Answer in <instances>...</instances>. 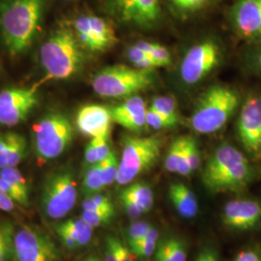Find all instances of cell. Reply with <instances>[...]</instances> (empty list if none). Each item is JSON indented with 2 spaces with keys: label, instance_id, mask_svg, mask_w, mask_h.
I'll use <instances>...</instances> for the list:
<instances>
[{
  "label": "cell",
  "instance_id": "cell-1",
  "mask_svg": "<svg viewBox=\"0 0 261 261\" xmlns=\"http://www.w3.org/2000/svg\"><path fill=\"white\" fill-rule=\"evenodd\" d=\"M45 4L46 0L0 1V32L10 56H20L33 45Z\"/></svg>",
  "mask_w": 261,
  "mask_h": 261
},
{
  "label": "cell",
  "instance_id": "cell-2",
  "mask_svg": "<svg viewBox=\"0 0 261 261\" xmlns=\"http://www.w3.org/2000/svg\"><path fill=\"white\" fill-rule=\"evenodd\" d=\"M254 175V168L245 154L224 143L207 161L202 181L212 193H239L252 183Z\"/></svg>",
  "mask_w": 261,
  "mask_h": 261
},
{
  "label": "cell",
  "instance_id": "cell-3",
  "mask_svg": "<svg viewBox=\"0 0 261 261\" xmlns=\"http://www.w3.org/2000/svg\"><path fill=\"white\" fill-rule=\"evenodd\" d=\"M40 60L47 81L67 80L77 74L84 64V53L74 30L59 28L51 33L41 47Z\"/></svg>",
  "mask_w": 261,
  "mask_h": 261
},
{
  "label": "cell",
  "instance_id": "cell-4",
  "mask_svg": "<svg viewBox=\"0 0 261 261\" xmlns=\"http://www.w3.org/2000/svg\"><path fill=\"white\" fill-rule=\"evenodd\" d=\"M239 94L225 85H214L200 96L191 116V127L198 134L220 130L237 111Z\"/></svg>",
  "mask_w": 261,
  "mask_h": 261
},
{
  "label": "cell",
  "instance_id": "cell-5",
  "mask_svg": "<svg viewBox=\"0 0 261 261\" xmlns=\"http://www.w3.org/2000/svg\"><path fill=\"white\" fill-rule=\"evenodd\" d=\"M156 83L153 70H142L124 65L103 68L94 75L91 84L95 93L103 98H130L149 90Z\"/></svg>",
  "mask_w": 261,
  "mask_h": 261
},
{
  "label": "cell",
  "instance_id": "cell-6",
  "mask_svg": "<svg viewBox=\"0 0 261 261\" xmlns=\"http://www.w3.org/2000/svg\"><path fill=\"white\" fill-rule=\"evenodd\" d=\"M122 145L116 182L118 185L127 186L158 162L163 140L157 137H125Z\"/></svg>",
  "mask_w": 261,
  "mask_h": 261
},
{
  "label": "cell",
  "instance_id": "cell-7",
  "mask_svg": "<svg viewBox=\"0 0 261 261\" xmlns=\"http://www.w3.org/2000/svg\"><path fill=\"white\" fill-rule=\"evenodd\" d=\"M34 148L40 163L60 157L71 145L74 128L65 114L50 112L34 126Z\"/></svg>",
  "mask_w": 261,
  "mask_h": 261
},
{
  "label": "cell",
  "instance_id": "cell-8",
  "mask_svg": "<svg viewBox=\"0 0 261 261\" xmlns=\"http://www.w3.org/2000/svg\"><path fill=\"white\" fill-rule=\"evenodd\" d=\"M77 190L73 171L58 168L47 175L42 187L41 207L50 220H60L69 214L75 205Z\"/></svg>",
  "mask_w": 261,
  "mask_h": 261
},
{
  "label": "cell",
  "instance_id": "cell-9",
  "mask_svg": "<svg viewBox=\"0 0 261 261\" xmlns=\"http://www.w3.org/2000/svg\"><path fill=\"white\" fill-rule=\"evenodd\" d=\"M222 60V49L212 39L190 47L183 57L180 75L188 85H196L205 80Z\"/></svg>",
  "mask_w": 261,
  "mask_h": 261
},
{
  "label": "cell",
  "instance_id": "cell-10",
  "mask_svg": "<svg viewBox=\"0 0 261 261\" xmlns=\"http://www.w3.org/2000/svg\"><path fill=\"white\" fill-rule=\"evenodd\" d=\"M109 12L119 22L151 29L162 19L160 0H106Z\"/></svg>",
  "mask_w": 261,
  "mask_h": 261
},
{
  "label": "cell",
  "instance_id": "cell-11",
  "mask_svg": "<svg viewBox=\"0 0 261 261\" xmlns=\"http://www.w3.org/2000/svg\"><path fill=\"white\" fill-rule=\"evenodd\" d=\"M15 261H60V252L47 233L24 225L15 234Z\"/></svg>",
  "mask_w": 261,
  "mask_h": 261
},
{
  "label": "cell",
  "instance_id": "cell-12",
  "mask_svg": "<svg viewBox=\"0 0 261 261\" xmlns=\"http://www.w3.org/2000/svg\"><path fill=\"white\" fill-rule=\"evenodd\" d=\"M236 130L248 155L253 161L261 162V94H254L245 100Z\"/></svg>",
  "mask_w": 261,
  "mask_h": 261
},
{
  "label": "cell",
  "instance_id": "cell-13",
  "mask_svg": "<svg viewBox=\"0 0 261 261\" xmlns=\"http://www.w3.org/2000/svg\"><path fill=\"white\" fill-rule=\"evenodd\" d=\"M38 103L36 87H10L0 91V124L12 127L25 121Z\"/></svg>",
  "mask_w": 261,
  "mask_h": 261
},
{
  "label": "cell",
  "instance_id": "cell-14",
  "mask_svg": "<svg viewBox=\"0 0 261 261\" xmlns=\"http://www.w3.org/2000/svg\"><path fill=\"white\" fill-rule=\"evenodd\" d=\"M235 33L244 40L261 39V0H236L229 13Z\"/></svg>",
  "mask_w": 261,
  "mask_h": 261
},
{
  "label": "cell",
  "instance_id": "cell-15",
  "mask_svg": "<svg viewBox=\"0 0 261 261\" xmlns=\"http://www.w3.org/2000/svg\"><path fill=\"white\" fill-rule=\"evenodd\" d=\"M224 226L234 231H249L261 222V202L253 199H236L227 202L222 213Z\"/></svg>",
  "mask_w": 261,
  "mask_h": 261
},
{
  "label": "cell",
  "instance_id": "cell-16",
  "mask_svg": "<svg viewBox=\"0 0 261 261\" xmlns=\"http://www.w3.org/2000/svg\"><path fill=\"white\" fill-rule=\"evenodd\" d=\"M112 118L111 110L100 105H87L76 114L75 124L84 136L97 138L110 135Z\"/></svg>",
  "mask_w": 261,
  "mask_h": 261
},
{
  "label": "cell",
  "instance_id": "cell-17",
  "mask_svg": "<svg viewBox=\"0 0 261 261\" xmlns=\"http://www.w3.org/2000/svg\"><path fill=\"white\" fill-rule=\"evenodd\" d=\"M146 112V103L138 95L127 98L121 105L111 109L112 121L135 133H140L147 127Z\"/></svg>",
  "mask_w": 261,
  "mask_h": 261
},
{
  "label": "cell",
  "instance_id": "cell-18",
  "mask_svg": "<svg viewBox=\"0 0 261 261\" xmlns=\"http://www.w3.org/2000/svg\"><path fill=\"white\" fill-rule=\"evenodd\" d=\"M169 199L177 214L184 219L195 218L198 213V201L194 192L183 183H173L168 189Z\"/></svg>",
  "mask_w": 261,
  "mask_h": 261
},
{
  "label": "cell",
  "instance_id": "cell-19",
  "mask_svg": "<svg viewBox=\"0 0 261 261\" xmlns=\"http://www.w3.org/2000/svg\"><path fill=\"white\" fill-rule=\"evenodd\" d=\"M88 20L98 53L105 51L116 45L118 39L115 31L106 19L95 15H88Z\"/></svg>",
  "mask_w": 261,
  "mask_h": 261
},
{
  "label": "cell",
  "instance_id": "cell-20",
  "mask_svg": "<svg viewBox=\"0 0 261 261\" xmlns=\"http://www.w3.org/2000/svg\"><path fill=\"white\" fill-rule=\"evenodd\" d=\"M155 261H187L186 245L176 236H169L158 243Z\"/></svg>",
  "mask_w": 261,
  "mask_h": 261
},
{
  "label": "cell",
  "instance_id": "cell-21",
  "mask_svg": "<svg viewBox=\"0 0 261 261\" xmlns=\"http://www.w3.org/2000/svg\"><path fill=\"white\" fill-rule=\"evenodd\" d=\"M56 230H61L69 234L77 243L79 247H84L91 241L94 228L82 218H75L58 224Z\"/></svg>",
  "mask_w": 261,
  "mask_h": 261
},
{
  "label": "cell",
  "instance_id": "cell-22",
  "mask_svg": "<svg viewBox=\"0 0 261 261\" xmlns=\"http://www.w3.org/2000/svg\"><path fill=\"white\" fill-rule=\"evenodd\" d=\"M122 196L128 197L140 207L143 213H147L154 205L153 191L144 183H134L122 190Z\"/></svg>",
  "mask_w": 261,
  "mask_h": 261
},
{
  "label": "cell",
  "instance_id": "cell-23",
  "mask_svg": "<svg viewBox=\"0 0 261 261\" xmlns=\"http://www.w3.org/2000/svg\"><path fill=\"white\" fill-rule=\"evenodd\" d=\"M105 261H137L136 255L129 247H126L115 236L109 235L106 238Z\"/></svg>",
  "mask_w": 261,
  "mask_h": 261
},
{
  "label": "cell",
  "instance_id": "cell-24",
  "mask_svg": "<svg viewBox=\"0 0 261 261\" xmlns=\"http://www.w3.org/2000/svg\"><path fill=\"white\" fill-rule=\"evenodd\" d=\"M9 147L7 151V167L17 168L28 154V141L18 133H7Z\"/></svg>",
  "mask_w": 261,
  "mask_h": 261
},
{
  "label": "cell",
  "instance_id": "cell-25",
  "mask_svg": "<svg viewBox=\"0 0 261 261\" xmlns=\"http://www.w3.org/2000/svg\"><path fill=\"white\" fill-rule=\"evenodd\" d=\"M15 234L11 222L0 223V261H15Z\"/></svg>",
  "mask_w": 261,
  "mask_h": 261
},
{
  "label": "cell",
  "instance_id": "cell-26",
  "mask_svg": "<svg viewBox=\"0 0 261 261\" xmlns=\"http://www.w3.org/2000/svg\"><path fill=\"white\" fill-rule=\"evenodd\" d=\"M73 28L76 39L83 48L92 53H98L97 45L95 43L91 28L88 20V15H83L74 19Z\"/></svg>",
  "mask_w": 261,
  "mask_h": 261
},
{
  "label": "cell",
  "instance_id": "cell-27",
  "mask_svg": "<svg viewBox=\"0 0 261 261\" xmlns=\"http://www.w3.org/2000/svg\"><path fill=\"white\" fill-rule=\"evenodd\" d=\"M150 108L167 118L173 126L179 122L177 103L171 96H158L154 98Z\"/></svg>",
  "mask_w": 261,
  "mask_h": 261
},
{
  "label": "cell",
  "instance_id": "cell-28",
  "mask_svg": "<svg viewBox=\"0 0 261 261\" xmlns=\"http://www.w3.org/2000/svg\"><path fill=\"white\" fill-rule=\"evenodd\" d=\"M105 187L106 186L103 184L99 164L88 166V168L84 173V180H83V185H82L83 193L87 196H91L94 194L100 193Z\"/></svg>",
  "mask_w": 261,
  "mask_h": 261
},
{
  "label": "cell",
  "instance_id": "cell-29",
  "mask_svg": "<svg viewBox=\"0 0 261 261\" xmlns=\"http://www.w3.org/2000/svg\"><path fill=\"white\" fill-rule=\"evenodd\" d=\"M184 144H185V137L177 138L170 144L165 159V168L168 172L177 173L178 168L183 157Z\"/></svg>",
  "mask_w": 261,
  "mask_h": 261
},
{
  "label": "cell",
  "instance_id": "cell-30",
  "mask_svg": "<svg viewBox=\"0 0 261 261\" xmlns=\"http://www.w3.org/2000/svg\"><path fill=\"white\" fill-rule=\"evenodd\" d=\"M136 45L143 49L146 54H148L158 63L160 67H166L170 64L171 56L167 47L148 41H139Z\"/></svg>",
  "mask_w": 261,
  "mask_h": 261
},
{
  "label": "cell",
  "instance_id": "cell-31",
  "mask_svg": "<svg viewBox=\"0 0 261 261\" xmlns=\"http://www.w3.org/2000/svg\"><path fill=\"white\" fill-rule=\"evenodd\" d=\"M0 178L4 179L12 186L15 187L22 196L29 199V189L27 180L18 168L7 167L0 169Z\"/></svg>",
  "mask_w": 261,
  "mask_h": 261
},
{
  "label": "cell",
  "instance_id": "cell-32",
  "mask_svg": "<svg viewBox=\"0 0 261 261\" xmlns=\"http://www.w3.org/2000/svg\"><path fill=\"white\" fill-rule=\"evenodd\" d=\"M98 164H99V168H100L105 186H110L114 182H116L118 168H119V161L115 152L112 151L107 158Z\"/></svg>",
  "mask_w": 261,
  "mask_h": 261
},
{
  "label": "cell",
  "instance_id": "cell-33",
  "mask_svg": "<svg viewBox=\"0 0 261 261\" xmlns=\"http://www.w3.org/2000/svg\"><path fill=\"white\" fill-rule=\"evenodd\" d=\"M179 15L189 16L207 8L212 0H168Z\"/></svg>",
  "mask_w": 261,
  "mask_h": 261
},
{
  "label": "cell",
  "instance_id": "cell-34",
  "mask_svg": "<svg viewBox=\"0 0 261 261\" xmlns=\"http://www.w3.org/2000/svg\"><path fill=\"white\" fill-rule=\"evenodd\" d=\"M115 216V210L111 211H84L83 210L81 218L93 228L103 226L112 223Z\"/></svg>",
  "mask_w": 261,
  "mask_h": 261
},
{
  "label": "cell",
  "instance_id": "cell-35",
  "mask_svg": "<svg viewBox=\"0 0 261 261\" xmlns=\"http://www.w3.org/2000/svg\"><path fill=\"white\" fill-rule=\"evenodd\" d=\"M185 153L192 172L200 167V154L196 140L192 137H185Z\"/></svg>",
  "mask_w": 261,
  "mask_h": 261
},
{
  "label": "cell",
  "instance_id": "cell-36",
  "mask_svg": "<svg viewBox=\"0 0 261 261\" xmlns=\"http://www.w3.org/2000/svg\"><path fill=\"white\" fill-rule=\"evenodd\" d=\"M151 228L152 225L146 222H135L130 224L127 229L128 245L130 246L140 241L147 235Z\"/></svg>",
  "mask_w": 261,
  "mask_h": 261
},
{
  "label": "cell",
  "instance_id": "cell-37",
  "mask_svg": "<svg viewBox=\"0 0 261 261\" xmlns=\"http://www.w3.org/2000/svg\"><path fill=\"white\" fill-rule=\"evenodd\" d=\"M157 246H158L157 241L141 239L139 242L130 245L129 248L137 257L148 258L155 253Z\"/></svg>",
  "mask_w": 261,
  "mask_h": 261
},
{
  "label": "cell",
  "instance_id": "cell-38",
  "mask_svg": "<svg viewBox=\"0 0 261 261\" xmlns=\"http://www.w3.org/2000/svg\"><path fill=\"white\" fill-rule=\"evenodd\" d=\"M146 124L147 127L156 130L170 129L174 127L167 118H165L163 115H161L151 108L147 109L146 112Z\"/></svg>",
  "mask_w": 261,
  "mask_h": 261
},
{
  "label": "cell",
  "instance_id": "cell-39",
  "mask_svg": "<svg viewBox=\"0 0 261 261\" xmlns=\"http://www.w3.org/2000/svg\"><path fill=\"white\" fill-rule=\"evenodd\" d=\"M109 138H110V135H106V136L93 138L91 140L94 147H95L98 163L103 161L111 154V152L112 151L110 147V144H109Z\"/></svg>",
  "mask_w": 261,
  "mask_h": 261
},
{
  "label": "cell",
  "instance_id": "cell-40",
  "mask_svg": "<svg viewBox=\"0 0 261 261\" xmlns=\"http://www.w3.org/2000/svg\"><path fill=\"white\" fill-rule=\"evenodd\" d=\"M120 202H121L122 207L124 208L126 214L130 218V220H137L140 218L142 214H144L143 211L140 209L139 206L126 196L120 195Z\"/></svg>",
  "mask_w": 261,
  "mask_h": 261
},
{
  "label": "cell",
  "instance_id": "cell-41",
  "mask_svg": "<svg viewBox=\"0 0 261 261\" xmlns=\"http://www.w3.org/2000/svg\"><path fill=\"white\" fill-rule=\"evenodd\" d=\"M233 261H261V253L257 250L248 249L239 252Z\"/></svg>",
  "mask_w": 261,
  "mask_h": 261
},
{
  "label": "cell",
  "instance_id": "cell-42",
  "mask_svg": "<svg viewBox=\"0 0 261 261\" xmlns=\"http://www.w3.org/2000/svg\"><path fill=\"white\" fill-rule=\"evenodd\" d=\"M15 209V201L0 187V210L10 212Z\"/></svg>",
  "mask_w": 261,
  "mask_h": 261
},
{
  "label": "cell",
  "instance_id": "cell-43",
  "mask_svg": "<svg viewBox=\"0 0 261 261\" xmlns=\"http://www.w3.org/2000/svg\"><path fill=\"white\" fill-rule=\"evenodd\" d=\"M196 261H220V258L215 250L211 248H205L197 254Z\"/></svg>",
  "mask_w": 261,
  "mask_h": 261
},
{
  "label": "cell",
  "instance_id": "cell-44",
  "mask_svg": "<svg viewBox=\"0 0 261 261\" xmlns=\"http://www.w3.org/2000/svg\"><path fill=\"white\" fill-rule=\"evenodd\" d=\"M84 160H85V163L88 166L98 164V159H97V155H96V151H95V147H94L93 143H92L91 140L87 144L85 151H84Z\"/></svg>",
  "mask_w": 261,
  "mask_h": 261
},
{
  "label": "cell",
  "instance_id": "cell-45",
  "mask_svg": "<svg viewBox=\"0 0 261 261\" xmlns=\"http://www.w3.org/2000/svg\"><path fill=\"white\" fill-rule=\"evenodd\" d=\"M56 233L58 234L59 238L61 239L63 245L65 246L67 249L75 250V249L80 248L79 245H77V243L75 242V240H74L69 234L66 233L64 231H61V230H56Z\"/></svg>",
  "mask_w": 261,
  "mask_h": 261
},
{
  "label": "cell",
  "instance_id": "cell-46",
  "mask_svg": "<svg viewBox=\"0 0 261 261\" xmlns=\"http://www.w3.org/2000/svg\"><path fill=\"white\" fill-rule=\"evenodd\" d=\"M252 63L251 65L254 70L261 73V45L258 47L255 48L252 56Z\"/></svg>",
  "mask_w": 261,
  "mask_h": 261
},
{
  "label": "cell",
  "instance_id": "cell-47",
  "mask_svg": "<svg viewBox=\"0 0 261 261\" xmlns=\"http://www.w3.org/2000/svg\"><path fill=\"white\" fill-rule=\"evenodd\" d=\"M9 146L8 134H0V155L4 154Z\"/></svg>",
  "mask_w": 261,
  "mask_h": 261
},
{
  "label": "cell",
  "instance_id": "cell-48",
  "mask_svg": "<svg viewBox=\"0 0 261 261\" xmlns=\"http://www.w3.org/2000/svg\"><path fill=\"white\" fill-rule=\"evenodd\" d=\"M85 259H86V261H105L103 259H101L100 257L96 256V255H89V256L85 257Z\"/></svg>",
  "mask_w": 261,
  "mask_h": 261
},
{
  "label": "cell",
  "instance_id": "cell-49",
  "mask_svg": "<svg viewBox=\"0 0 261 261\" xmlns=\"http://www.w3.org/2000/svg\"><path fill=\"white\" fill-rule=\"evenodd\" d=\"M67 1H74V0H67Z\"/></svg>",
  "mask_w": 261,
  "mask_h": 261
},
{
  "label": "cell",
  "instance_id": "cell-50",
  "mask_svg": "<svg viewBox=\"0 0 261 261\" xmlns=\"http://www.w3.org/2000/svg\"><path fill=\"white\" fill-rule=\"evenodd\" d=\"M82 261H86V259H85V258H84V259H83V260Z\"/></svg>",
  "mask_w": 261,
  "mask_h": 261
},
{
  "label": "cell",
  "instance_id": "cell-51",
  "mask_svg": "<svg viewBox=\"0 0 261 261\" xmlns=\"http://www.w3.org/2000/svg\"><path fill=\"white\" fill-rule=\"evenodd\" d=\"M0 69H1V63H0Z\"/></svg>",
  "mask_w": 261,
  "mask_h": 261
}]
</instances>
